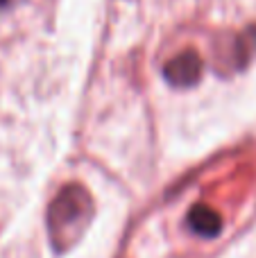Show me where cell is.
<instances>
[{
    "label": "cell",
    "instance_id": "1",
    "mask_svg": "<svg viewBox=\"0 0 256 258\" xmlns=\"http://www.w3.org/2000/svg\"><path fill=\"white\" fill-rule=\"evenodd\" d=\"M93 218V197L84 186L68 183L48 209V236L54 251H66L86 233Z\"/></svg>",
    "mask_w": 256,
    "mask_h": 258
},
{
    "label": "cell",
    "instance_id": "2",
    "mask_svg": "<svg viewBox=\"0 0 256 258\" xmlns=\"http://www.w3.org/2000/svg\"><path fill=\"white\" fill-rule=\"evenodd\" d=\"M204 63L195 50H184V52L175 54L163 68V77L170 86L175 89H190L202 80Z\"/></svg>",
    "mask_w": 256,
    "mask_h": 258
},
{
    "label": "cell",
    "instance_id": "4",
    "mask_svg": "<svg viewBox=\"0 0 256 258\" xmlns=\"http://www.w3.org/2000/svg\"><path fill=\"white\" fill-rule=\"evenodd\" d=\"M16 3H21V0H0V9H9V7H14Z\"/></svg>",
    "mask_w": 256,
    "mask_h": 258
},
{
    "label": "cell",
    "instance_id": "3",
    "mask_svg": "<svg viewBox=\"0 0 256 258\" xmlns=\"http://www.w3.org/2000/svg\"><path fill=\"white\" fill-rule=\"evenodd\" d=\"M186 224L188 229L200 238H216L222 231V218L213 209L202 204H195L186 215Z\"/></svg>",
    "mask_w": 256,
    "mask_h": 258
}]
</instances>
